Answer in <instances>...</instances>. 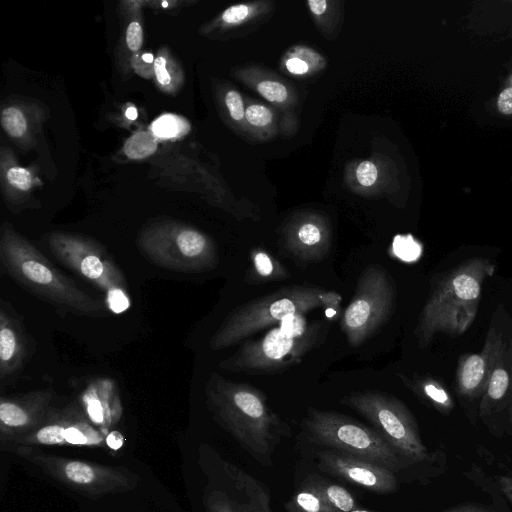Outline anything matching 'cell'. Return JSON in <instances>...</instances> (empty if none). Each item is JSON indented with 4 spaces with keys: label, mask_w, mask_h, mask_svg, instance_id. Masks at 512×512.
<instances>
[{
    "label": "cell",
    "mask_w": 512,
    "mask_h": 512,
    "mask_svg": "<svg viewBox=\"0 0 512 512\" xmlns=\"http://www.w3.org/2000/svg\"><path fill=\"white\" fill-rule=\"evenodd\" d=\"M206 405L222 426L254 459L272 464V454L290 427L257 387L212 372L204 387Z\"/></svg>",
    "instance_id": "6da1fadb"
},
{
    "label": "cell",
    "mask_w": 512,
    "mask_h": 512,
    "mask_svg": "<svg viewBox=\"0 0 512 512\" xmlns=\"http://www.w3.org/2000/svg\"><path fill=\"white\" fill-rule=\"evenodd\" d=\"M1 273L50 304L60 315L106 317L104 299L95 298L56 268L31 242L5 224L0 234Z\"/></svg>",
    "instance_id": "7a4b0ae2"
},
{
    "label": "cell",
    "mask_w": 512,
    "mask_h": 512,
    "mask_svg": "<svg viewBox=\"0 0 512 512\" xmlns=\"http://www.w3.org/2000/svg\"><path fill=\"white\" fill-rule=\"evenodd\" d=\"M495 271L490 259L472 257L436 275L414 330L418 347L426 348L437 334L465 333L476 318L483 283Z\"/></svg>",
    "instance_id": "3957f363"
},
{
    "label": "cell",
    "mask_w": 512,
    "mask_h": 512,
    "mask_svg": "<svg viewBox=\"0 0 512 512\" xmlns=\"http://www.w3.org/2000/svg\"><path fill=\"white\" fill-rule=\"evenodd\" d=\"M341 295L317 286L296 285L250 301L234 309L210 339L214 351L226 349L268 326L318 309L337 312Z\"/></svg>",
    "instance_id": "277c9868"
},
{
    "label": "cell",
    "mask_w": 512,
    "mask_h": 512,
    "mask_svg": "<svg viewBox=\"0 0 512 512\" xmlns=\"http://www.w3.org/2000/svg\"><path fill=\"white\" fill-rule=\"evenodd\" d=\"M328 323L310 321L305 315L289 317L261 337L246 340L230 357L222 360L224 370L249 375L280 373L299 364L325 339Z\"/></svg>",
    "instance_id": "5b68a950"
},
{
    "label": "cell",
    "mask_w": 512,
    "mask_h": 512,
    "mask_svg": "<svg viewBox=\"0 0 512 512\" xmlns=\"http://www.w3.org/2000/svg\"><path fill=\"white\" fill-rule=\"evenodd\" d=\"M303 427L312 442L394 473L409 464L377 430L338 412L309 408Z\"/></svg>",
    "instance_id": "8992f818"
},
{
    "label": "cell",
    "mask_w": 512,
    "mask_h": 512,
    "mask_svg": "<svg viewBox=\"0 0 512 512\" xmlns=\"http://www.w3.org/2000/svg\"><path fill=\"white\" fill-rule=\"evenodd\" d=\"M47 244L58 262L105 294L111 312L119 314L129 308L127 280L101 243L79 234L53 232Z\"/></svg>",
    "instance_id": "52a82bcc"
},
{
    "label": "cell",
    "mask_w": 512,
    "mask_h": 512,
    "mask_svg": "<svg viewBox=\"0 0 512 512\" xmlns=\"http://www.w3.org/2000/svg\"><path fill=\"white\" fill-rule=\"evenodd\" d=\"M137 244L150 262L171 271L200 273L215 269L219 263L218 249L208 235L175 221L144 228Z\"/></svg>",
    "instance_id": "ba28073f"
},
{
    "label": "cell",
    "mask_w": 512,
    "mask_h": 512,
    "mask_svg": "<svg viewBox=\"0 0 512 512\" xmlns=\"http://www.w3.org/2000/svg\"><path fill=\"white\" fill-rule=\"evenodd\" d=\"M8 450L62 485L88 497L126 492L134 489L139 482L137 474L124 466L62 457L34 446L17 445Z\"/></svg>",
    "instance_id": "9c48e42d"
},
{
    "label": "cell",
    "mask_w": 512,
    "mask_h": 512,
    "mask_svg": "<svg viewBox=\"0 0 512 512\" xmlns=\"http://www.w3.org/2000/svg\"><path fill=\"white\" fill-rule=\"evenodd\" d=\"M341 401L367 419L409 463L431 459V454L422 442L413 414L398 398L387 393L367 390L350 393Z\"/></svg>",
    "instance_id": "30bf717a"
},
{
    "label": "cell",
    "mask_w": 512,
    "mask_h": 512,
    "mask_svg": "<svg viewBox=\"0 0 512 512\" xmlns=\"http://www.w3.org/2000/svg\"><path fill=\"white\" fill-rule=\"evenodd\" d=\"M395 295L393 280L384 267L370 264L361 272L341 320V329L350 345H361L388 320L394 310Z\"/></svg>",
    "instance_id": "8fae6325"
},
{
    "label": "cell",
    "mask_w": 512,
    "mask_h": 512,
    "mask_svg": "<svg viewBox=\"0 0 512 512\" xmlns=\"http://www.w3.org/2000/svg\"><path fill=\"white\" fill-rule=\"evenodd\" d=\"M94 425L79 405L53 407L43 423L17 439L10 447L17 445L109 447L108 436Z\"/></svg>",
    "instance_id": "7c38bea8"
},
{
    "label": "cell",
    "mask_w": 512,
    "mask_h": 512,
    "mask_svg": "<svg viewBox=\"0 0 512 512\" xmlns=\"http://www.w3.org/2000/svg\"><path fill=\"white\" fill-rule=\"evenodd\" d=\"M55 392L34 390L0 399V440L7 449L20 437L36 429L52 410Z\"/></svg>",
    "instance_id": "4fadbf2b"
},
{
    "label": "cell",
    "mask_w": 512,
    "mask_h": 512,
    "mask_svg": "<svg viewBox=\"0 0 512 512\" xmlns=\"http://www.w3.org/2000/svg\"><path fill=\"white\" fill-rule=\"evenodd\" d=\"M316 457L320 470L373 492L391 493L399 487L394 472L361 458L335 450L319 451Z\"/></svg>",
    "instance_id": "5bb4252c"
},
{
    "label": "cell",
    "mask_w": 512,
    "mask_h": 512,
    "mask_svg": "<svg viewBox=\"0 0 512 512\" xmlns=\"http://www.w3.org/2000/svg\"><path fill=\"white\" fill-rule=\"evenodd\" d=\"M504 354L502 335L491 326L481 351L461 355L458 360L455 373L458 395L469 400L481 397L494 365Z\"/></svg>",
    "instance_id": "9a60e30c"
},
{
    "label": "cell",
    "mask_w": 512,
    "mask_h": 512,
    "mask_svg": "<svg viewBox=\"0 0 512 512\" xmlns=\"http://www.w3.org/2000/svg\"><path fill=\"white\" fill-rule=\"evenodd\" d=\"M34 343L22 318L5 300L0 302V381L9 383L31 358Z\"/></svg>",
    "instance_id": "2e32d148"
},
{
    "label": "cell",
    "mask_w": 512,
    "mask_h": 512,
    "mask_svg": "<svg viewBox=\"0 0 512 512\" xmlns=\"http://www.w3.org/2000/svg\"><path fill=\"white\" fill-rule=\"evenodd\" d=\"M284 251L300 263H313L330 251V235L323 223L302 221L291 226L283 237Z\"/></svg>",
    "instance_id": "e0dca14e"
},
{
    "label": "cell",
    "mask_w": 512,
    "mask_h": 512,
    "mask_svg": "<svg viewBox=\"0 0 512 512\" xmlns=\"http://www.w3.org/2000/svg\"><path fill=\"white\" fill-rule=\"evenodd\" d=\"M81 407L95 425L108 427L118 421L121 402L114 382L107 378L91 381L81 395Z\"/></svg>",
    "instance_id": "ac0fdd59"
},
{
    "label": "cell",
    "mask_w": 512,
    "mask_h": 512,
    "mask_svg": "<svg viewBox=\"0 0 512 512\" xmlns=\"http://www.w3.org/2000/svg\"><path fill=\"white\" fill-rule=\"evenodd\" d=\"M402 382L423 402L442 414H449L454 409V400L438 379L429 375H414L409 378L398 374Z\"/></svg>",
    "instance_id": "d6986e66"
},
{
    "label": "cell",
    "mask_w": 512,
    "mask_h": 512,
    "mask_svg": "<svg viewBox=\"0 0 512 512\" xmlns=\"http://www.w3.org/2000/svg\"><path fill=\"white\" fill-rule=\"evenodd\" d=\"M511 376L507 368L505 354L494 365L485 389L482 393L479 416L487 417L494 412L510 396Z\"/></svg>",
    "instance_id": "ffe728a7"
},
{
    "label": "cell",
    "mask_w": 512,
    "mask_h": 512,
    "mask_svg": "<svg viewBox=\"0 0 512 512\" xmlns=\"http://www.w3.org/2000/svg\"><path fill=\"white\" fill-rule=\"evenodd\" d=\"M316 491L334 512H349L357 508L353 496L342 486L317 475H309L304 484Z\"/></svg>",
    "instance_id": "44dd1931"
},
{
    "label": "cell",
    "mask_w": 512,
    "mask_h": 512,
    "mask_svg": "<svg viewBox=\"0 0 512 512\" xmlns=\"http://www.w3.org/2000/svg\"><path fill=\"white\" fill-rule=\"evenodd\" d=\"M250 262L249 277L253 281H274L289 277L286 267L262 248L251 250Z\"/></svg>",
    "instance_id": "7402d4cb"
},
{
    "label": "cell",
    "mask_w": 512,
    "mask_h": 512,
    "mask_svg": "<svg viewBox=\"0 0 512 512\" xmlns=\"http://www.w3.org/2000/svg\"><path fill=\"white\" fill-rule=\"evenodd\" d=\"M285 508L288 512H334L316 491L306 485L291 497Z\"/></svg>",
    "instance_id": "603a6c76"
},
{
    "label": "cell",
    "mask_w": 512,
    "mask_h": 512,
    "mask_svg": "<svg viewBox=\"0 0 512 512\" xmlns=\"http://www.w3.org/2000/svg\"><path fill=\"white\" fill-rule=\"evenodd\" d=\"M156 148L157 142L152 134L138 132L126 141L124 152L129 158L138 160L151 155Z\"/></svg>",
    "instance_id": "cb8c5ba5"
},
{
    "label": "cell",
    "mask_w": 512,
    "mask_h": 512,
    "mask_svg": "<svg viewBox=\"0 0 512 512\" xmlns=\"http://www.w3.org/2000/svg\"><path fill=\"white\" fill-rule=\"evenodd\" d=\"M183 121L178 116L164 114L151 124L154 136L161 139H170L178 136L183 130Z\"/></svg>",
    "instance_id": "d4e9b609"
},
{
    "label": "cell",
    "mask_w": 512,
    "mask_h": 512,
    "mask_svg": "<svg viewBox=\"0 0 512 512\" xmlns=\"http://www.w3.org/2000/svg\"><path fill=\"white\" fill-rule=\"evenodd\" d=\"M1 123L4 130L12 137H22L27 130L26 119L16 107H7L2 111Z\"/></svg>",
    "instance_id": "484cf974"
},
{
    "label": "cell",
    "mask_w": 512,
    "mask_h": 512,
    "mask_svg": "<svg viewBox=\"0 0 512 512\" xmlns=\"http://www.w3.org/2000/svg\"><path fill=\"white\" fill-rule=\"evenodd\" d=\"M208 512H248L240 509L239 505L234 503L228 496L220 491L213 490L204 499Z\"/></svg>",
    "instance_id": "4316f807"
},
{
    "label": "cell",
    "mask_w": 512,
    "mask_h": 512,
    "mask_svg": "<svg viewBox=\"0 0 512 512\" xmlns=\"http://www.w3.org/2000/svg\"><path fill=\"white\" fill-rule=\"evenodd\" d=\"M257 91L270 102L281 103L287 98L286 87L277 81L263 80L257 85Z\"/></svg>",
    "instance_id": "83f0119b"
},
{
    "label": "cell",
    "mask_w": 512,
    "mask_h": 512,
    "mask_svg": "<svg viewBox=\"0 0 512 512\" xmlns=\"http://www.w3.org/2000/svg\"><path fill=\"white\" fill-rule=\"evenodd\" d=\"M245 118L251 125L263 127L271 123L273 114L265 106L253 104L245 110Z\"/></svg>",
    "instance_id": "f1b7e54d"
},
{
    "label": "cell",
    "mask_w": 512,
    "mask_h": 512,
    "mask_svg": "<svg viewBox=\"0 0 512 512\" xmlns=\"http://www.w3.org/2000/svg\"><path fill=\"white\" fill-rule=\"evenodd\" d=\"M6 176L9 183L21 191H28L32 186V176L25 168L11 167Z\"/></svg>",
    "instance_id": "f546056e"
},
{
    "label": "cell",
    "mask_w": 512,
    "mask_h": 512,
    "mask_svg": "<svg viewBox=\"0 0 512 512\" xmlns=\"http://www.w3.org/2000/svg\"><path fill=\"white\" fill-rule=\"evenodd\" d=\"M225 103L230 116L234 120L240 121L243 119L245 116L244 104L241 95L237 91L231 90L227 92L225 96Z\"/></svg>",
    "instance_id": "4dcf8cb0"
},
{
    "label": "cell",
    "mask_w": 512,
    "mask_h": 512,
    "mask_svg": "<svg viewBox=\"0 0 512 512\" xmlns=\"http://www.w3.org/2000/svg\"><path fill=\"white\" fill-rule=\"evenodd\" d=\"M377 168L370 161H363L356 170V176L359 183L363 186H371L377 179Z\"/></svg>",
    "instance_id": "1f68e13d"
},
{
    "label": "cell",
    "mask_w": 512,
    "mask_h": 512,
    "mask_svg": "<svg viewBox=\"0 0 512 512\" xmlns=\"http://www.w3.org/2000/svg\"><path fill=\"white\" fill-rule=\"evenodd\" d=\"M143 43V31L142 27L138 22H131L126 30V44L128 48L136 52L138 51Z\"/></svg>",
    "instance_id": "d6a6232c"
},
{
    "label": "cell",
    "mask_w": 512,
    "mask_h": 512,
    "mask_svg": "<svg viewBox=\"0 0 512 512\" xmlns=\"http://www.w3.org/2000/svg\"><path fill=\"white\" fill-rule=\"evenodd\" d=\"M249 14L248 6L244 4L234 5L227 8L222 14V19L229 24L239 23Z\"/></svg>",
    "instance_id": "836d02e7"
},
{
    "label": "cell",
    "mask_w": 512,
    "mask_h": 512,
    "mask_svg": "<svg viewBox=\"0 0 512 512\" xmlns=\"http://www.w3.org/2000/svg\"><path fill=\"white\" fill-rule=\"evenodd\" d=\"M166 65H167V61L162 56H158L154 60V72H155L157 81L159 82V84H161L163 86H167L171 81V77L167 70Z\"/></svg>",
    "instance_id": "e575fe53"
},
{
    "label": "cell",
    "mask_w": 512,
    "mask_h": 512,
    "mask_svg": "<svg viewBox=\"0 0 512 512\" xmlns=\"http://www.w3.org/2000/svg\"><path fill=\"white\" fill-rule=\"evenodd\" d=\"M497 107L502 114H512V87H508L500 93Z\"/></svg>",
    "instance_id": "d590c367"
},
{
    "label": "cell",
    "mask_w": 512,
    "mask_h": 512,
    "mask_svg": "<svg viewBox=\"0 0 512 512\" xmlns=\"http://www.w3.org/2000/svg\"><path fill=\"white\" fill-rule=\"evenodd\" d=\"M287 69L294 74H304L308 71V65L299 58H290L286 61Z\"/></svg>",
    "instance_id": "8d00e7d4"
},
{
    "label": "cell",
    "mask_w": 512,
    "mask_h": 512,
    "mask_svg": "<svg viewBox=\"0 0 512 512\" xmlns=\"http://www.w3.org/2000/svg\"><path fill=\"white\" fill-rule=\"evenodd\" d=\"M441 512H492L491 510L476 504L459 505Z\"/></svg>",
    "instance_id": "74e56055"
},
{
    "label": "cell",
    "mask_w": 512,
    "mask_h": 512,
    "mask_svg": "<svg viewBox=\"0 0 512 512\" xmlns=\"http://www.w3.org/2000/svg\"><path fill=\"white\" fill-rule=\"evenodd\" d=\"M498 482L502 492L512 503V476L502 475L498 478Z\"/></svg>",
    "instance_id": "f35d334b"
},
{
    "label": "cell",
    "mask_w": 512,
    "mask_h": 512,
    "mask_svg": "<svg viewBox=\"0 0 512 512\" xmlns=\"http://www.w3.org/2000/svg\"><path fill=\"white\" fill-rule=\"evenodd\" d=\"M308 6L315 15H321L326 11L327 1L326 0H309Z\"/></svg>",
    "instance_id": "ab89813d"
},
{
    "label": "cell",
    "mask_w": 512,
    "mask_h": 512,
    "mask_svg": "<svg viewBox=\"0 0 512 512\" xmlns=\"http://www.w3.org/2000/svg\"><path fill=\"white\" fill-rule=\"evenodd\" d=\"M125 115L129 120H135L138 116L137 109L135 107L131 106V107L127 108Z\"/></svg>",
    "instance_id": "60d3db41"
},
{
    "label": "cell",
    "mask_w": 512,
    "mask_h": 512,
    "mask_svg": "<svg viewBox=\"0 0 512 512\" xmlns=\"http://www.w3.org/2000/svg\"><path fill=\"white\" fill-rule=\"evenodd\" d=\"M510 376H511V388H510V396H509V413H510V418H511V421H512V356H511V372H510Z\"/></svg>",
    "instance_id": "b9f144b4"
},
{
    "label": "cell",
    "mask_w": 512,
    "mask_h": 512,
    "mask_svg": "<svg viewBox=\"0 0 512 512\" xmlns=\"http://www.w3.org/2000/svg\"><path fill=\"white\" fill-rule=\"evenodd\" d=\"M143 60L147 63H152L154 61V57L151 53H145L142 56Z\"/></svg>",
    "instance_id": "7bdbcfd3"
},
{
    "label": "cell",
    "mask_w": 512,
    "mask_h": 512,
    "mask_svg": "<svg viewBox=\"0 0 512 512\" xmlns=\"http://www.w3.org/2000/svg\"><path fill=\"white\" fill-rule=\"evenodd\" d=\"M349 512H375V511H369V510H364V509H359V508H356V509H353Z\"/></svg>",
    "instance_id": "ee69618b"
},
{
    "label": "cell",
    "mask_w": 512,
    "mask_h": 512,
    "mask_svg": "<svg viewBox=\"0 0 512 512\" xmlns=\"http://www.w3.org/2000/svg\"><path fill=\"white\" fill-rule=\"evenodd\" d=\"M168 5H169L168 2H162L163 7H167Z\"/></svg>",
    "instance_id": "f6af8a7d"
}]
</instances>
